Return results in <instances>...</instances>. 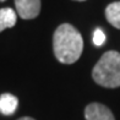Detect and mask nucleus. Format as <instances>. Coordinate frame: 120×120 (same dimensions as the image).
Listing matches in <instances>:
<instances>
[{
	"instance_id": "4",
	"label": "nucleus",
	"mask_w": 120,
	"mask_h": 120,
	"mask_svg": "<svg viewBox=\"0 0 120 120\" xmlns=\"http://www.w3.org/2000/svg\"><path fill=\"white\" fill-rule=\"evenodd\" d=\"M86 120H115L112 110L101 103H91L85 109Z\"/></svg>"
},
{
	"instance_id": "11",
	"label": "nucleus",
	"mask_w": 120,
	"mask_h": 120,
	"mask_svg": "<svg viewBox=\"0 0 120 120\" xmlns=\"http://www.w3.org/2000/svg\"><path fill=\"white\" fill-rule=\"evenodd\" d=\"M0 1H5V0H0Z\"/></svg>"
},
{
	"instance_id": "3",
	"label": "nucleus",
	"mask_w": 120,
	"mask_h": 120,
	"mask_svg": "<svg viewBox=\"0 0 120 120\" xmlns=\"http://www.w3.org/2000/svg\"><path fill=\"white\" fill-rule=\"evenodd\" d=\"M17 14L23 20L37 17L41 11V0H15Z\"/></svg>"
},
{
	"instance_id": "1",
	"label": "nucleus",
	"mask_w": 120,
	"mask_h": 120,
	"mask_svg": "<svg viewBox=\"0 0 120 120\" xmlns=\"http://www.w3.org/2000/svg\"><path fill=\"white\" fill-rule=\"evenodd\" d=\"M53 49L55 58L63 64H74L83 50L81 33L70 23L60 25L53 36Z\"/></svg>"
},
{
	"instance_id": "6",
	"label": "nucleus",
	"mask_w": 120,
	"mask_h": 120,
	"mask_svg": "<svg viewBox=\"0 0 120 120\" xmlns=\"http://www.w3.org/2000/svg\"><path fill=\"white\" fill-rule=\"evenodd\" d=\"M17 16L11 8H3L0 9V32L5 28H11L16 25Z\"/></svg>"
},
{
	"instance_id": "5",
	"label": "nucleus",
	"mask_w": 120,
	"mask_h": 120,
	"mask_svg": "<svg viewBox=\"0 0 120 120\" xmlns=\"http://www.w3.org/2000/svg\"><path fill=\"white\" fill-rule=\"evenodd\" d=\"M19 101L11 93H4L0 96V113L4 115H12L17 109Z\"/></svg>"
},
{
	"instance_id": "10",
	"label": "nucleus",
	"mask_w": 120,
	"mask_h": 120,
	"mask_svg": "<svg viewBox=\"0 0 120 120\" xmlns=\"http://www.w3.org/2000/svg\"><path fill=\"white\" fill-rule=\"evenodd\" d=\"M75 1H85V0H75Z\"/></svg>"
},
{
	"instance_id": "7",
	"label": "nucleus",
	"mask_w": 120,
	"mask_h": 120,
	"mask_svg": "<svg viewBox=\"0 0 120 120\" xmlns=\"http://www.w3.org/2000/svg\"><path fill=\"white\" fill-rule=\"evenodd\" d=\"M105 17L112 26L120 30V1L108 5L105 9Z\"/></svg>"
},
{
	"instance_id": "9",
	"label": "nucleus",
	"mask_w": 120,
	"mask_h": 120,
	"mask_svg": "<svg viewBox=\"0 0 120 120\" xmlns=\"http://www.w3.org/2000/svg\"><path fill=\"white\" fill-rule=\"evenodd\" d=\"M19 120H34L33 118H30V116H25V118H20Z\"/></svg>"
},
{
	"instance_id": "2",
	"label": "nucleus",
	"mask_w": 120,
	"mask_h": 120,
	"mask_svg": "<svg viewBox=\"0 0 120 120\" xmlns=\"http://www.w3.org/2000/svg\"><path fill=\"white\" fill-rule=\"evenodd\" d=\"M92 77L107 88L120 87V53L109 50L103 54L92 70Z\"/></svg>"
},
{
	"instance_id": "8",
	"label": "nucleus",
	"mask_w": 120,
	"mask_h": 120,
	"mask_svg": "<svg viewBox=\"0 0 120 120\" xmlns=\"http://www.w3.org/2000/svg\"><path fill=\"white\" fill-rule=\"evenodd\" d=\"M105 42V34L102 30L97 28L94 32H93V43L97 45V47H101L102 44H104Z\"/></svg>"
}]
</instances>
